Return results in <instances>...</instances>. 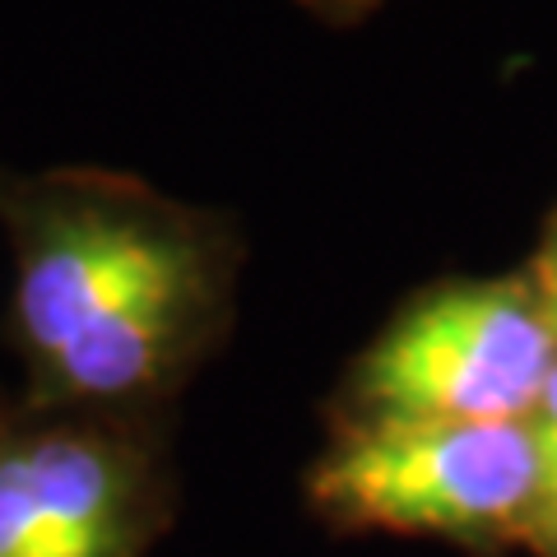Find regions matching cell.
Returning <instances> with one entry per match:
<instances>
[{"label": "cell", "instance_id": "6da1fadb", "mask_svg": "<svg viewBox=\"0 0 557 557\" xmlns=\"http://www.w3.org/2000/svg\"><path fill=\"white\" fill-rule=\"evenodd\" d=\"M14 339L33 399L102 409L159 391L205 311V251L159 205L98 177L5 186Z\"/></svg>", "mask_w": 557, "mask_h": 557}, {"label": "cell", "instance_id": "7a4b0ae2", "mask_svg": "<svg viewBox=\"0 0 557 557\" xmlns=\"http://www.w3.org/2000/svg\"><path fill=\"white\" fill-rule=\"evenodd\" d=\"M557 368L534 288L460 284L409 307L362 358L358 399L405 423H525Z\"/></svg>", "mask_w": 557, "mask_h": 557}, {"label": "cell", "instance_id": "3957f363", "mask_svg": "<svg viewBox=\"0 0 557 557\" xmlns=\"http://www.w3.org/2000/svg\"><path fill=\"white\" fill-rule=\"evenodd\" d=\"M311 493L354 525L456 539L502 534L534 502L530 428L372 418L321 460Z\"/></svg>", "mask_w": 557, "mask_h": 557}, {"label": "cell", "instance_id": "277c9868", "mask_svg": "<svg viewBox=\"0 0 557 557\" xmlns=\"http://www.w3.org/2000/svg\"><path fill=\"white\" fill-rule=\"evenodd\" d=\"M149 460L126 432L75 418L0 428V557H139Z\"/></svg>", "mask_w": 557, "mask_h": 557}, {"label": "cell", "instance_id": "5b68a950", "mask_svg": "<svg viewBox=\"0 0 557 557\" xmlns=\"http://www.w3.org/2000/svg\"><path fill=\"white\" fill-rule=\"evenodd\" d=\"M525 428L534 446V502L525 525L557 557V368L548 372L544 391H539V405L530 409Z\"/></svg>", "mask_w": 557, "mask_h": 557}, {"label": "cell", "instance_id": "8992f818", "mask_svg": "<svg viewBox=\"0 0 557 557\" xmlns=\"http://www.w3.org/2000/svg\"><path fill=\"white\" fill-rule=\"evenodd\" d=\"M539 284H534V298H539V311H544V321L553 325V335H557V223H553V233H548V247L544 256H539Z\"/></svg>", "mask_w": 557, "mask_h": 557}, {"label": "cell", "instance_id": "52a82bcc", "mask_svg": "<svg viewBox=\"0 0 557 557\" xmlns=\"http://www.w3.org/2000/svg\"><path fill=\"white\" fill-rule=\"evenodd\" d=\"M335 5H368V0H335Z\"/></svg>", "mask_w": 557, "mask_h": 557}]
</instances>
